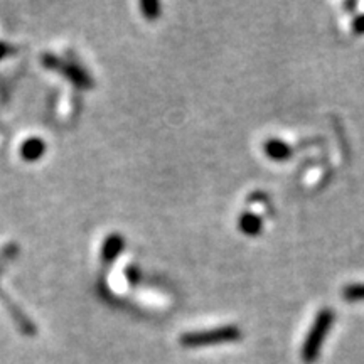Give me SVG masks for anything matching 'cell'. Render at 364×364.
<instances>
[{"label":"cell","mask_w":364,"mask_h":364,"mask_svg":"<svg viewBox=\"0 0 364 364\" xmlns=\"http://www.w3.org/2000/svg\"><path fill=\"white\" fill-rule=\"evenodd\" d=\"M238 226H240V230L245 234H248V236H256V234L261 233L263 221H261L260 216L255 214V212L246 211L243 212L240 219H238Z\"/></svg>","instance_id":"cell-4"},{"label":"cell","mask_w":364,"mask_h":364,"mask_svg":"<svg viewBox=\"0 0 364 364\" xmlns=\"http://www.w3.org/2000/svg\"><path fill=\"white\" fill-rule=\"evenodd\" d=\"M351 29L354 34H364V14L356 15L351 24Z\"/></svg>","instance_id":"cell-6"},{"label":"cell","mask_w":364,"mask_h":364,"mask_svg":"<svg viewBox=\"0 0 364 364\" xmlns=\"http://www.w3.org/2000/svg\"><path fill=\"white\" fill-rule=\"evenodd\" d=\"M343 299L346 302H363L364 301V283H352L343 288Z\"/></svg>","instance_id":"cell-5"},{"label":"cell","mask_w":364,"mask_h":364,"mask_svg":"<svg viewBox=\"0 0 364 364\" xmlns=\"http://www.w3.org/2000/svg\"><path fill=\"white\" fill-rule=\"evenodd\" d=\"M332 324H334L332 309H329V307L321 309V312L317 314L316 321H314L312 327H310L309 334H307L305 341H303L302 359L307 364H312L317 359L322 344H324L325 337H327L329 331H331Z\"/></svg>","instance_id":"cell-1"},{"label":"cell","mask_w":364,"mask_h":364,"mask_svg":"<svg viewBox=\"0 0 364 364\" xmlns=\"http://www.w3.org/2000/svg\"><path fill=\"white\" fill-rule=\"evenodd\" d=\"M263 150L273 161H287L292 155V147L280 139H270L263 143Z\"/></svg>","instance_id":"cell-3"},{"label":"cell","mask_w":364,"mask_h":364,"mask_svg":"<svg viewBox=\"0 0 364 364\" xmlns=\"http://www.w3.org/2000/svg\"><path fill=\"white\" fill-rule=\"evenodd\" d=\"M241 339V331L236 325H226V327L211 329V331L189 332L181 337V344L185 347H199V346H212V344L234 343Z\"/></svg>","instance_id":"cell-2"},{"label":"cell","mask_w":364,"mask_h":364,"mask_svg":"<svg viewBox=\"0 0 364 364\" xmlns=\"http://www.w3.org/2000/svg\"><path fill=\"white\" fill-rule=\"evenodd\" d=\"M344 7H346V9H356V2H346Z\"/></svg>","instance_id":"cell-7"}]
</instances>
